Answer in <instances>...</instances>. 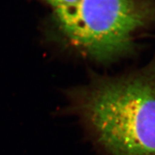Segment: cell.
I'll return each mask as SVG.
<instances>
[{"instance_id":"1","label":"cell","mask_w":155,"mask_h":155,"mask_svg":"<svg viewBox=\"0 0 155 155\" xmlns=\"http://www.w3.org/2000/svg\"><path fill=\"white\" fill-rule=\"evenodd\" d=\"M70 101L108 155H155V57L129 74L96 75Z\"/></svg>"},{"instance_id":"2","label":"cell","mask_w":155,"mask_h":155,"mask_svg":"<svg viewBox=\"0 0 155 155\" xmlns=\"http://www.w3.org/2000/svg\"><path fill=\"white\" fill-rule=\"evenodd\" d=\"M58 32L73 49L101 63L131 53L138 32L155 23V0H81L55 11Z\"/></svg>"},{"instance_id":"3","label":"cell","mask_w":155,"mask_h":155,"mask_svg":"<svg viewBox=\"0 0 155 155\" xmlns=\"http://www.w3.org/2000/svg\"><path fill=\"white\" fill-rule=\"evenodd\" d=\"M50 7H53V12L71 8L77 5L81 0H42Z\"/></svg>"}]
</instances>
